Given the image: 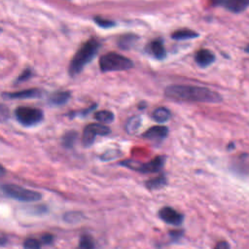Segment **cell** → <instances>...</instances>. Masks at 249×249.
Segmentation results:
<instances>
[{
    "instance_id": "16",
    "label": "cell",
    "mask_w": 249,
    "mask_h": 249,
    "mask_svg": "<svg viewBox=\"0 0 249 249\" xmlns=\"http://www.w3.org/2000/svg\"><path fill=\"white\" fill-rule=\"evenodd\" d=\"M170 117L171 113L166 107H158L152 113V119L159 124H163L167 122Z\"/></svg>"
},
{
    "instance_id": "3",
    "label": "cell",
    "mask_w": 249,
    "mask_h": 249,
    "mask_svg": "<svg viewBox=\"0 0 249 249\" xmlns=\"http://www.w3.org/2000/svg\"><path fill=\"white\" fill-rule=\"evenodd\" d=\"M99 69L101 72L124 71L133 67V61L128 57L115 52L103 54L99 58Z\"/></svg>"
},
{
    "instance_id": "33",
    "label": "cell",
    "mask_w": 249,
    "mask_h": 249,
    "mask_svg": "<svg viewBox=\"0 0 249 249\" xmlns=\"http://www.w3.org/2000/svg\"><path fill=\"white\" fill-rule=\"evenodd\" d=\"M244 51H245L247 53H249V44L244 48Z\"/></svg>"
},
{
    "instance_id": "12",
    "label": "cell",
    "mask_w": 249,
    "mask_h": 249,
    "mask_svg": "<svg viewBox=\"0 0 249 249\" xmlns=\"http://www.w3.org/2000/svg\"><path fill=\"white\" fill-rule=\"evenodd\" d=\"M216 59L213 52L208 49H200L195 54V61L200 68H206L210 66Z\"/></svg>"
},
{
    "instance_id": "4",
    "label": "cell",
    "mask_w": 249,
    "mask_h": 249,
    "mask_svg": "<svg viewBox=\"0 0 249 249\" xmlns=\"http://www.w3.org/2000/svg\"><path fill=\"white\" fill-rule=\"evenodd\" d=\"M1 191L6 196L18 201L32 202L42 198L41 193L23 188L17 184H2Z\"/></svg>"
},
{
    "instance_id": "5",
    "label": "cell",
    "mask_w": 249,
    "mask_h": 249,
    "mask_svg": "<svg viewBox=\"0 0 249 249\" xmlns=\"http://www.w3.org/2000/svg\"><path fill=\"white\" fill-rule=\"evenodd\" d=\"M165 157L158 156L148 162H140L133 160H125L124 161H121L120 165L141 173H155L159 172L163 167Z\"/></svg>"
},
{
    "instance_id": "18",
    "label": "cell",
    "mask_w": 249,
    "mask_h": 249,
    "mask_svg": "<svg viewBox=\"0 0 249 249\" xmlns=\"http://www.w3.org/2000/svg\"><path fill=\"white\" fill-rule=\"evenodd\" d=\"M165 185H166V177L163 174H160L145 182V186L149 190H159L163 188Z\"/></svg>"
},
{
    "instance_id": "14",
    "label": "cell",
    "mask_w": 249,
    "mask_h": 249,
    "mask_svg": "<svg viewBox=\"0 0 249 249\" xmlns=\"http://www.w3.org/2000/svg\"><path fill=\"white\" fill-rule=\"evenodd\" d=\"M71 93L67 90H60L53 92L48 99V102L52 106H61L67 103V101L70 99Z\"/></svg>"
},
{
    "instance_id": "9",
    "label": "cell",
    "mask_w": 249,
    "mask_h": 249,
    "mask_svg": "<svg viewBox=\"0 0 249 249\" xmlns=\"http://www.w3.org/2000/svg\"><path fill=\"white\" fill-rule=\"evenodd\" d=\"M213 5L215 6H221L227 11L233 13V14H239L245 11L249 7V1L247 0H223V1H216L213 2Z\"/></svg>"
},
{
    "instance_id": "24",
    "label": "cell",
    "mask_w": 249,
    "mask_h": 249,
    "mask_svg": "<svg viewBox=\"0 0 249 249\" xmlns=\"http://www.w3.org/2000/svg\"><path fill=\"white\" fill-rule=\"evenodd\" d=\"M42 242L36 238L29 237L23 241V248L24 249H41Z\"/></svg>"
},
{
    "instance_id": "27",
    "label": "cell",
    "mask_w": 249,
    "mask_h": 249,
    "mask_svg": "<svg viewBox=\"0 0 249 249\" xmlns=\"http://www.w3.org/2000/svg\"><path fill=\"white\" fill-rule=\"evenodd\" d=\"M183 234H184L183 230H172L168 232V235L172 242H178L182 238Z\"/></svg>"
},
{
    "instance_id": "25",
    "label": "cell",
    "mask_w": 249,
    "mask_h": 249,
    "mask_svg": "<svg viewBox=\"0 0 249 249\" xmlns=\"http://www.w3.org/2000/svg\"><path fill=\"white\" fill-rule=\"evenodd\" d=\"M63 219L65 222L67 223H77L79 222L81 219H83V215L80 212L77 211H71V212H67L65 213V215L63 216Z\"/></svg>"
},
{
    "instance_id": "26",
    "label": "cell",
    "mask_w": 249,
    "mask_h": 249,
    "mask_svg": "<svg viewBox=\"0 0 249 249\" xmlns=\"http://www.w3.org/2000/svg\"><path fill=\"white\" fill-rule=\"evenodd\" d=\"M32 76V70L31 69H24L17 78L16 80V84H20L23 83L25 81H27L28 79H30Z\"/></svg>"
},
{
    "instance_id": "19",
    "label": "cell",
    "mask_w": 249,
    "mask_h": 249,
    "mask_svg": "<svg viewBox=\"0 0 249 249\" xmlns=\"http://www.w3.org/2000/svg\"><path fill=\"white\" fill-rule=\"evenodd\" d=\"M93 117L99 124H111L115 120V115L109 110H100L93 114Z\"/></svg>"
},
{
    "instance_id": "7",
    "label": "cell",
    "mask_w": 249,
    "mask_h": 249,
    "mask_svg": "<svg viewBox=\"0 0 249 249\" xmlns=\"http://www.w3.org/2000/svg\"><path fill=\"white\" fill-rule=\"evenodd\" d=\"M111 133V128L103 124H89L83 130L82 145L85 148L90 147L96 136H105Z\"/></svg>"
},
{
    "instance_id": "10",
    "label": "cell",
    "mask_w": 249,
    "mask_h": 249,
    "mask_svg": "<svg viewBox=\"0 0 249 249\" xmlns=\"http://www.w3.org/2000/svg\"><path fill=\"white\" fill-rule=\"evenodd\" d=\"M42 95V91L39 89H27L14 92H4L2 94L3 98L6 99H28V98H38Z\"/></svg>"
},
{
    "instance_id": "15",
    "label": "cell",
    "mask_w": 249,
    "mask_h": 249,
    "mask_svg": "<svg viewBox=\"0 0 249 249\" xmlns=\"http://www.w3.org/2000/svg\"><path fill=\"white\" fill-rule=\"evenodd\" d=\"M199 34L192 29L188 28H182L177 29L171 34V38L174 40H188V39H194L198 37Z\"/></svg>"
},
{
    "instance_id": "22",
    "label": "cell",
    "mask_w": 249,
    "mask_h": 249,
    "mask_svg": "<svg viewBox=\"0 0 249 249\" xmlns=\"http://www.w3.org/2000/svg\"><path fill=\"white\" fill-rule=\"evenodd\" d=\"M76 249H94V242L90 235L83 234L80 237L79 244Z\"/></svg>"
},
{
    "instance_id": "23",
    "label": "cell",
    "mask_w": 249,
    "mask_h": 249,
    "mask_svg": "<svg viewBox=\"0 0 249 249\" xmlns=\"http://www.w3.org/2000/svg\"><path fill=\"white\" fill-rule=\"evenodd\" d=\"M93 20L101 28H111L116 25L115 21L105 18H102V17H94Z\"/></svg>"
},
{
    "instance_id": "30",
    "label": "cell",
    "mask_w": 249,
    "mask_h": 249,
    "mask_svg": "<svg viewBox=\"0 0 249 249\" xmlns=\"http://www.w3.org/2000/svg\"><path fill=\"white\" fill-rule=\"evenodd\" d=\"M214 249H231V246H230V244H229L228 241L222 240V241H219V242L215 245Z\"/></svg>"
},
{
    "instance_id": "13",
    "label": "cell",
    "mask_w": 249,
    "mask_h": 249,
    "mask_svg": "<svg viewBox=\"0 0 249 249\" xmlns=\"http://www.w3.org/2000/svg\"><path fill=\"white\" fill-rule=\"evenodd\" d=\"M148 47V52L156 58L159 60H161L165 57L166 52L163 46V43L161 40H153L149 43Z\"/></svg>"
},
{
    "instance_id": "8",
    "label": "cell",
    "mask_w": 249,
    "mask_h": 249,
    "mask_svg": "<svg viewBox=\"0 0 249 249\" xmlns=\"http://www.w3.org/2000/svg\"><path fill=\"white\" fill-rule=\"evenodd\" d=\"M159 217L164 223L173 225V226H180L184 221V215L174 208L170 206H163L159 210Z\"/></svg>"
},
{
    "instance_id": "21",
    "label": "cell",
    "mask_w": 249,
    "mask_h": 249,
    "mask_svg": "<svg viewBox=\"0 0 249 249\" xmlns=\"http://www.w3.org/2000/svg\"><path fill=\"white\" fill-rule=\"evenodd\" d=\"M140 125H141V118L139 116H134L127 121L125 124V130L127 131V133H135L139 129Z\"/></svg>"
},
{
    "instance_id": "1",
    "label": "cell",
    "mask_w": 249,
    "mask_h": 249,
    "mask_svg": "<svg viewBox=\"0 0 249 249\" xmlns=\"http://www.w3.org/2000/svg\"><path fill=\"white\" fill-rule=\"evenodd\" d=\"M164 95L175 101L201 102V103H219L222 96L217 92L205 87L190 85H170L164 89Z\"/></svg>"
},
{
    "instance_id": "32",
    "label": "cell",
    "mask_w": 249,
    "mask_h": 249,
    "mask_svg": "<svg viewBox=\"0 0 249 249\" xmlns=\"http://www.w3.org/2000/svg\"><path fill=\"white\" fill-rule=\"evenodd\" d=\"M6 240H8V239H7V237H6L5 235H3V234H2V236H1V242H0V243H1V246H5Z\"/></svg>"
},
{
    "instance_id": "28",
    "label": "cell",
    "mask_w": 249,
    "mask_h": 249,
    "mask_svg": "<svg viewBox=\"0 0 249 249\" xmlns=\"http://www.w3.org/2000/svg\"><path fill=\"white\" fill-rule=\"evenodd\" d=\"M120 154H121V152L118 150H110V151H107L104 154H102L100 159L102 160H111L115 159L116 157H118V155H120Z\"/></svg>"
},
{
    "instance_id": "20",
    "label": "cell",
    "mask_w": 249,
    "mask_h": 249,
    "mask_svg": "<svg viewBox=\"0 0 249 249\" xmlns=\"http://www.w3.org/2000/svg\"><path fill=\"white\" fill-rule=\"evenodd\" d=\"M77 137H78V133L75 131V130H70V131H67L61 138V142H62V145L69 149V148H72L77 140Z\"/></svg>"
},
{
    "instance_id": "17",
    "label": "cell",
    "mask_w": 249,
    "mask_h": 249,
    "mask_svg": "<svg viewBox=\"0 0 249 249\" xmlns=\"http://www.w3.org/2000/svg\"><path fill=\"white\" fill-rule=\"evenodd\" d=\"M138 37L134 34H125L119 38L118 40V46L122 50H129L131 49L135 43L137 42Z\"/></svg>"
},
{
    "instance_id": "11",
    "label": "cell",
    "mask_w": 249,
    "mask_h": 249,
    "mask_svg": "<svg viewBox=\"0 0 249 249\" xmlns=\"http://www.w3.org/2000/svg\"><path fill=\"white\" fill-rule=\"evenodd\" d=\"M168 127L165 125H154L148 128L142 137L152 140V141H162L168 135Z\"/></svg>"
},
{
    "instance_id": "29",
    "label": "cell",
    "mask_w": 249,
    "mask_h": 249,
    "mask_svg": "<svg viewBox=\"0 0 249 249\" xmlns=\"http://www.w3.org/2000/svg\"><path fill=\"white\" fill-rule=\"evenodd\" d=\"M53 238H54V236L52 233L46 232L41 235V242L44 244H52L53 241Z\"/></svg>"
},
{
    "instance_id": "6",
    "label": "cell",
    "mask_w": 249,
    "mask_h": 249,
    "mask_svg": "<svg viewBox=\"0 0 249 249\" xmlns=\"http://www.w3.org/2000/svg\"><path fill=\"white\" fill-rule=\"evenodd\" d=\"M17 121L23 126H33L39 124L44 120V112L41 109L19 106L15 111Z\"/></svg>"
},
{
    "instance_id": "2",
    "label": "cell",
    "mask_w": 249,
    "mask_h": 249,
    "mask_svg": "<svg viewBox=\"0 0 249 249\" xmlns=\"http://www.w3.org/2000/svg\"><path fill=\"white\" fill-rule=\"evenodd\" d=\"M99 48L100 42L95 38H90L84 43L70 60L68 68L69 75L71 77H75L80 74L85 66L94 58Z\"/></svg>"
},
{
    "instance_id": "31",
    "label": "cell",
    "mask_w": 249,
    "mask_h": 249,
    "mask_svg": "<svg viewBox=\"0 0 249 249\" xmlns=\"http://www.w3.org/2000/svg\"><path fill=\"white\" fill-rule=\"evenodd\" d=\"M97 106V104H92L90 107H89V108H87V109H85V110H83L82 112H81V114H82V116H87L88 114H89L92 110H94V108Z\"/></svg>"
}]
</instances>
